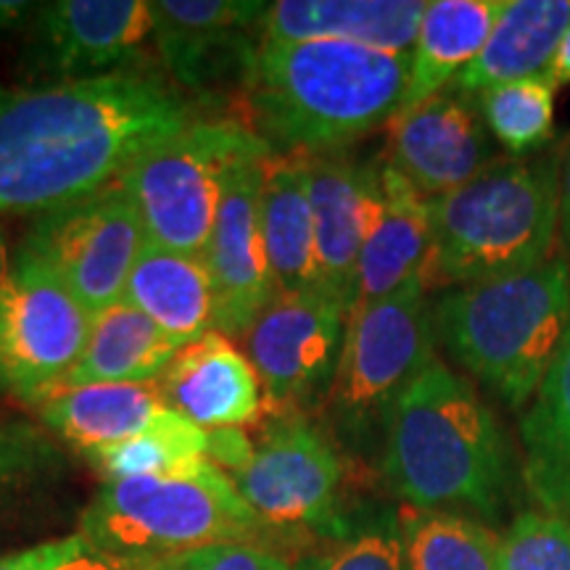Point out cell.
I'll use <instances>...</instances> for the list:
<instances>
[{"mask_svg": "<svg viewBox=\"0 0 570 570\" xmlns=\"http://www.w3.org/2000/svg\"><path fill=\"white\" fill-rule=\"evenodd\" d=\"M206 449H209V433L180 415L169 425L127 439L122 444L92 449L85 458L92 462V468L101 470L106 481H119L188 473L209 460Z\"/></svg>", "mask_w": 570, "mask_h": 570, "instance_id": "f1b7e54d", "label": "cell"}, {"mask_svg": "<svg viewBox=\"0 0 570 570\" xmlns=\"http://www.w3.org/2000/svg\"><path fill=\"white\" fill-rule=\"evenodd\" d=\"M48 431L82 454L122 444L180 417L164 399L159 383H90L59 386L35 404Z\"/></svg>", "mask_w": 570, "mask_h": 570, "instance_id": "44dd1931", "label": "cell"}, {"mask_svg": "<svg viewBox=\"0 0 570 570\" xmlns=\"http://www.w3.org/2000/svg\"><path fill=\"white\" fill-rule=\"evenodd\" d=\"M154 38L148 0H56L35 11L32 56L56 82L127 71Z\"/></svg>", "mask_w": 570, "mask_h": 570, "instance_id": "9a60e30c", "label": "cell"}, {"mask_svg": "<svg viewBox=\"0 0 570 570\" xmlns=\"http://www.w3.org/2000/svg\"><path fill=\"white\" fill-rule=\"evenodd\" d=\"M275 541L344 537L354 512L344 502V462L331 436L302 415H283L254 441V458L230 475Z\"/></svg>", "mask_w": 570, "mask_h": 570, "instance_id": "9c48e42d", "label": "cell"}, {"mask_svg": "<svg viewBox=\"0 0 570 570\" xmlns=\"http://www.w3.org/2000/svg\"><path fill=\"white\" fill-rule=\"evenodd\" d=\"M159 389L169 407L204 431L244 428L262 415V381L252 360L217 331L183 346Z\"/></svg>", "mask_w": 570, "mask_h": 570, "instance_id": "ac0fdd59", "label": "cell"}, {"mask_svg": "<svg viewBox=\"0 0 570 570\" xmlns=\"http://www.w3.org/2000/svg\"><path fill=\"white\" fill-rule=\"evenodd\" d=\"M90 312L30 252L17 248L0 294V391L38 404L75 370L90 336Z\"/></svg>", "mask_w": 570, "mask_h": 570, "instance_id": "8fae6325", "label": "cell"}, {"mask_svg": "<svg viewBox=\"0 0 570 570\" xmlns=\"http://www.w3.org/2000/svg\"><path fill=\"white\" fill-rule=\"evenodd\" d=\"M304 169L315 214L320 285L352 315L360 256L381 209V164L325 154L306 159Z\"/></svg>", "mask_w": 570, "mask_h": 570, "instance_id": "2e32d148", "label": "cell"}, {"mask_svg": "<svg viewBox=\"0 0 570 570\" xmlns=\"http://www.w3.org/2000/svg\"><path fill=\"white\" fill-rule=\"evenodd\" d=\"M252 156L275 154L254 130L230 119L194 122L138 156L119 185L138 209L148 244L204 256L227 175Z\"/></svg>", "mask_w": 570, "mask_h": 570, "instance_id": "ba28073f", "label": "cell"}, {"mask_svg": "<svg viewBox=\"0 0 570 570\" xmlns=\"http://www.w3.org/2000/svg\"><path fill=\"white\" fill-rule=\"evenodd\" d=\"M431 209L407 177L381 164V209L367 235L356 273V306H367L425 281L431 267ZM352 309V312H354Z\"/></svg>", "mask_w": 570, "mask_h": 570, "instance_id": "d6986e66", "label": "cell"}, {"mask_svg": "<svg viewBox=\"0 0 570 570\" xmlns=\"http://www.w3.org/2000/svg\"><path fill=\"white\" fill-rule=\"evenodd\" d=\"M399 529L407 570H499L502 537L481 520L402 504Z\"/></svg>", "mask_w": 570, "mask_h": 570, "instance_id": "83f0119b", "label": "cell"}, {"mask_svg": "<svg viewBox=\"0 0 570 570\" xmlns=\"http://www.w3.org/2000/svg\"><path fill=\"white\" fill-rule=\"evenodd\" d=\"M508 0H433L425 6L402 109L446 90L479 59Z\"/></svg>", "mask_w": 570, "mask_h": 570, "instance_id": "484cf974", "label": "cell"}, {"mask_svg": "<svg viewBox=\"0 0 570 570\" xmlns=\"http://www.w3.org/2000/svg\"><path fill=\"white\" fill-rule=\"evenodd\" d=\"M122 302L142 312L180 346L214 331V291L202 254L146 244L127 277Z\"/></svg>", "mask_w": 570, "mask_h": 570, "instance_id": "cb8c5ba5", "label": "cell"}, {"mask_svg": "<svg viewBox=\"0 0 570 570\" xmlns=\"http://www.w3.org/2000/svg\"><path fill=\"white\" fill-rule=\"evenodd\" d=\"M262 0H154V42L183 88H204L227 71L246 77L259 40Z\"/></svg>", "mask_w": 570, "mask_h": 570, "instance_id": "e0dca14e", "label": "cell"}, {"mask_svg": "<svg viewBox=\"0 0 570 570\" xmlns=\"http://www.w3.org/2000/svg\"><path fill=\"white\" fill-rule=\"evenodd\" d=\"M269 159L273 156H252L230 169L209 244L204 248L214 291V331L227 338L246 336L256 317L281 294L259 217Z\"/></svg>", "mask_w": 570, "mask_h": 570, "instance_id": "4fadbf2b", "label": "cell"}, {"mask_svg": "<svg viewBox=\"0 0 570 570\" xmlns=\"http://www.w3.org/2000/svg\"><path fill=\"white\" fill-rule=\"evenodd\" d=\"M499 161L479 98L441 90L389 122V161L425 198H439Z\"/></svg>", "mask_w": 570, "mask_h": 570, "instance_id": "5bb4252c", "label": "cell"}, {"mask_svg": "<svg viewBox=\"0 0 570 570\" xmlns=\"http://www.w3.org/2000/svg\"><path fill=\"white\" fill-rule=\"evenodd\" d=\"M127 570H130V568H127Z\"/></svg>", "mask_w": 570, "mask_h": 570, "instance_id": "60d3db41", "label": "cell"}, {"mask_svg": "<svg viewBox=\"0 0 570 570\" xmlns=\"http://www.w3.org/2000/svg\"><path fill=\"white\" fill-rule=\"evenodd\" d=\"M194 122L180 92L135 71L0 88V214H42L96 194Z\"/></svg>", "mask_w": 570, "mask_h": 570, "instance_id": "6da1fadb", "label": "cell"}, {"mask_svg": "<svg viewBox=\"0 0 570 570\" xmlns=\"http://www.w3.org/2000/svg\"><path fill=\"white\" fill-rule=\"evenodd\" d=\"M146 230L122 185L35 214L19 248L40 259L90 317L122 302L127 277L146 248Z\"/></svg>", "mask_w": 570, "mask_h": 570, "instance_id": "30bf717a", "label": "cell"}, {"mask_svg": "<svg viewBox=\"0 0 570 570\" xmlns=\"http://www.w3.org/2000/svg\"><path fill=\"white\" fill-rule=\"evenodd\" d=\"M348 312L320 291L277 294L246 333V356L275 410H298L331 394Z\"/></svg>", "mask_w": 570, "mask_h": 570, "instance_id": "7c38bea8", "label": "cell"}, {"mask_svg": "<svg viewBox=\"0 0 570 570\" xmlns=\"http://www.w3.org/2000/svg\"><path fill=\"white\" fill-rule=\"evenodd\" d=\"M63 458L56 441L27 420L0 417V504L56 479Z\"/></svg>", "mask_w": 570, "mask_h": 570, "instance_id": "1f68e13d", "label": "cell"}, {"mask_svg": "<svg viewBox=\"0 0 570 570\" xmlns=\"http://www.w3.org/2000/svg\"><path fill=\"white\" fill-rule=\"evenodd\" d=\"M209 433V449H206V458L214 465L223 468L227 475L240 473L254 458V441L246 436L240 428H217Z\"/></svg>", "mask_w": 570, "mask_h": 570, "instance_id": "d590c367", "label": "cell"}, {"mask_svg": "<svg viewBox=\"0 0 570 570\" xmlns=\"http://www.w3.org/2000/svg\"><path fill=\"white\" fill-rule=\"evenodd\" d=\"M259 217L277 291L325 294L320 285L315 214L306 188L304 161H291L288 156H273L267 161Z\"/></svg>", "mask_w": 570, "mask_h": 570, "instance_id": "d4e9b609", "label": "cell"}, {"mask_svg": "<svg viewBox=\"0 0 570 570\" xmlns=\"http://www.w3.org/2000/svg\"><path fill=\"white\" fill-rule=\"evenodd\" d=\"M499 570H570V520L520 510L502 533Z\"/></svg>", "mask_w": 570, "mask_h": 570, "instance_id": "d6a6232c", "label": "cell"}, {"mask_svg": "<svg viewBox=\"0 0 570 570\" xmlns=\"http://www.w3.org/2000/svg\"><path fill=\"white\" fill-rule=\"evenodd\" d=\"M436 344L504 407L523 412L570 327V262L444 288L431 302Z\"/></svg>", "mask_w": 570, "mask_h": 570, "instance_id": "277c9868", "label": "cell"}, {"mask_svg": "<svg viewBox=\"0 0 570 570\" xmlns=\"http://www.w3.org/2000/svg\"><path fill=\"white\" fill-rule=\"evenodd\" d=\"M520 481L537 510L570 520V327L520 412Z\"/></svg>", "mask_w": 570, "mask_h": 570, "instance_id": "7402d4cb", "label": "cell"}, {"mask_svg": "<svg viewBox=\"0 0 570 570\" xmlns=\"http://www.w3.org/2000/svg\"><path fill=\"white\" fill-rule=\"evenodd\" d=\"M404 504L494 523L515 494L518 462L494 410L439 356L391 412L377 454Z\"/></svg>", "mask_w": 570, "mask_h": 570, "instance_id": "7a4b0ae2", "label": "cell"}, {"mask_svg": "<svg viewBox=\"0 0 570 570\" xmlns=\"http://www.w3.org/2000/svg\"><path fill=\"white\" fill-rule=\"evenodd\" d=\"M479 106L491 138L510 156H531L554 140V98L550 77H531L481 92Z\"/></svg>", "mask_w": 570, "mask_h": 570, "instance_id": "f546056e", "label": "cell"}, {"mask_svg": "<svg viewBox=\"0 0 570 570\" xmlns=\"http://www.w3.org/2000/svg\"><path fill=\"white\" fill-rule=\"evenodd\" d=\"M423 0H277L262 17L259 40H338L391 53H412Z\"/></svg>", "mask_w": 570, "mask_h": 570, "instance_id": "ffe728a7", "label": "cell"}, {"mask_svg": "<svg viewBox=\"0 0 570 570\" xmlns=\"http://www.w3.org/2000/svg\"><path fill=\"white\" fill-rule=\"evenodd\" d=\"M13 269V256L9 252V238H6V230L0 227V294H3L6 283H9Z\"/></svg>", "mask_w": 570, "mask_h": 570, "instance_id": "ab89813d", "label": "cell"}, {"mask_svg": "<svg viewBox=\"0 0 570 570\" xmlns=\"http://www.w3.org/2000/svg\"><path fill=\"white\" fill-rule=\"evenodd\" d=\"M433 360L436 333L425 281L356 306L327 394L338 439L362 458H377L396 402Z\"/></svg>", "mask_w": 570, "mask_h": 570, "instance_id": "52a82bcc", "label": "cell"}, {"mask_svg": "<svg viewBox=\"0 0 570 570\" xmlns=\"http://www.w3.org/2000/svg\"><path fill=\"white\" fill-rule=\"evenodd\" d=\"M38 6L21 3V0H0V30H13L27 17H35Z\"/></svg>", "mask_w": 570, "mask_h": 570, "instance_id": "74e56055", "label": "cell"}, {"mask_svg": "<svg viewBox=\"0 0 570 570\" xmlns=\"http://www.w3.org/2000/svg\"><path fill=\"white\" fill-rule=\"evenodd\" d=\"M412 53L338 40H259L246 69L254 132L273 154H336L402 109Z\"/></svg>", "mask_w": 570, "mask_h": 570, "instance_id": "3957f363", "label": "cell"}, {"mask_svg": "<svg viewBox=\"0 0 570 570\" xmlns=\"http://www.w3.org/2000/svg\"><path fill=\"white\" fill-rule=\"evenodd\" d=\"M130 570H294V562L267 544L230 541V544L198 547Z\"/></svg>", "mask_w": 570, "mask_h": 570, "instance_id": "836d02e7", "label": "cell"}, {"mask_svg": "<svg viewBox=\"0 0 570 570\" xmlns=\"http://www.w3.org/2000/svg\"><path fill=\"white\" fill-rule=\"evenodd\" d=\"M550 80L558 85H570V27L566 30V35H562L560 46H558V53H554L552 59V67H550Z\"/></svg>", "mask_w": 570, "mask_h": 570, "instance_id": "f35d334b", "label": "cell"}, {"mask_svg": "<svg viewBox=\"0 0 570 570\" xmlns=\"http://www.w3.org/2000/svg\"><path fill=\"white\" fill-rule=\"evenodd\" d=\"M80 533L125 568L230 541L275 550L273 533L212 460L188 473L106 481L82 512Z\"/></svg>", "mask_w": 570, "mask_h": 570, "instance_id": "8992f818", "label": "cell"}, {"mask_svg": "<svg viewBox=\"0 0 570 570\" xmlns=\"http://www.w3.org/2000/svg\"><path fill=\"white\" fill-rule=\"evenodd\" d=\"M568 27L570 0H508L479 59L449 88L481 96L499 85L547 77Z\"/></svg>", "mask_w": 570, "mask_h": 570, "instance_id": "603a6c76", "label": "cell"}, {"mask_svg": "<svg viewBox=\"0 0 570 570\" xmlns=\"http://www.w3.org/2000/svg\"><path fill=\"white\" fill-rule=\"evenodd\" d=\"M173 336L127 302L92 317L90 336L75 370L61 386L90 383H154L180 352Z\"/></svg>", "mask_w": 570, "mask_h": 570, "instance_id": "4316f807", "label": "cell"}, {"mask_svg": "<svg viewBox=\"0 0 570 570\" xmlns=\"http://www.w3.org/2000/svg\"><path fill=\"white\" fill-rule=\"evenodd\" d=\"M560 254L570 262V138L560 164Z\"/></svg>", "mask_w": 570, "mask_h": 570, "instance_id": "8d00e7d4", "label": "cell"}, {"mask_svg": "<svg viewBox=\"0 0 570 570\" xmlns=\"http://www.w3.org/2000/svg\"><path fill=\"white\" fill-rule=\"evenodd\" d=\"M0 570H127L122 562L106 558L82 533L42 541L27 550L0 554Z\"/></svg>", "mask_w": 570, "mask_h": 570, "instance_id": "e575fe53", "label": "cell"}, {"mask_svg": "<svg viewBox=\"0 0 570 570\" xmlns=\"http://www.w3.org/2000/svg\"><path fill=\"white\" fill-rule=\"evenodd\" d=\"M562 148L504 156L462 188L428 198V288H458L533 269L560 246Z\"/></svg>", "mask_w": 570, "mask_h": 570, "instance_id": "5b68a950", "label": "cell"}, {"mask_svg": "<svg viewBox=\"0 0 570 570\" xmlns=\"http://www.w3.org/2000/svg\"><path fill=\"white\" fill-rule=\"evenodd\" d=\"M294 570H407L399 510L367 508L354 512L344 537L309 547L298 554Z\"/></svg>", "mask_w": 570, "mask_h": 570, "instance_id": "4dcf8cb0", "label": "cell"}]
</instances>
